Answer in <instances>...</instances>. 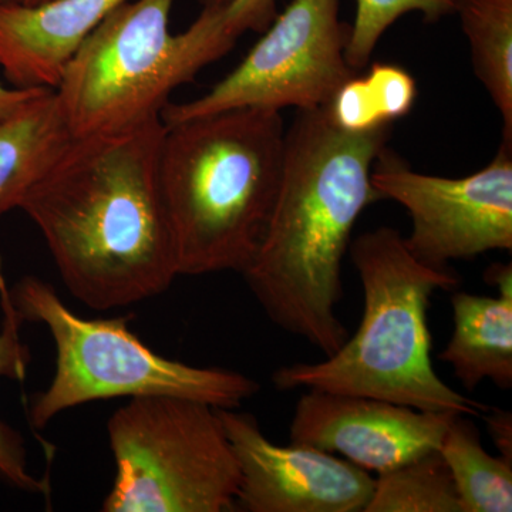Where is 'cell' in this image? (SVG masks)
I'll return each mask as SVG.
<instances>
[{"instance_id":"3","label":"cell","mask_w":512,"mask_h":512,"mask_svg":"<svg viewBox=\"0 0 512 512\" xmlns=\"http://www.w3.org/2000/svg\"><path fill=\"white\" fill-rule=\"evenodd\" d=\"M281 111L239 107L165 124L158 178L178 275L241 274L281 183Z\"/></svg>"},{"instance_id":"1","label":"cell","mask_w":512,"mask_h":512,"mask_svg":"<svg viewBox=\"0 0 512 512\" xmlns=\"http://www.w3.org/2000/svg\"><path fill=\"white\" fill-rule=\"evenodd\" d=\"M164 131L161 117L70 138L20 204L67 291L90 309L147 301L180 276L158 178Z\"/></svg>"},{"instance_id":"20","label":"cell","mask_w":512,"mask_h":512,"mask_svg":"<svg viewBox=\"0 0 512 512\" xmlns=\"http://www.w3.org/2000/svg\"><path fill=\"white\" fill-rule=\"evenodd\" d=\"M276 15V0H228L222 6L202 8L194 26L221 59L244 33L265 32Z\"/></svg>"},{"instance_id":"25","label":"cell","mask_w":512,"mask_h":512,"mask_svg":"<svg viewBox=\"0 0 512 512\" xmlns=\"http://www.w3.org/2000/svg\"><path fill=\"white\" fill-rule=\"evenodd\" d=\"M49 2V0H20L19 3H22V5L26 6H35L40 5V3Z\"/></svg>"},{"instance_id":"2","label":"cell","mask_w":512,"mask_h":512,"mask_svg":"<svg viewBox=\"0 0 512 512\" xmlns=\"http://www.w3.org/2000/svg\"><path fill=\"white\" fill-rule=\"evenodd\" d=\"M389 128L352 133L326 107L296 111L271 217L241 272L271 322L325 357L349 338L338 316L343 256L362 212L382 200L372 167Z\"/></svg>"},{"instance_id":"18","label":"cell","mask_w":512,"mask_h":512,"mask_svg":"<svg viewBox=\"0 0 512 512\" xmlns=\"http://www.w3.org/2000/svg\"><path fill=\"white\" fill-rule=\"evenodd\" d=\"M365 512H464L440 451L379 474Z\"/></svg>"},{"instance_id":"4","label":"cell","mask_w":512,"mask_h":512,"mask_svg":"<svg viewBox=\"0 0 512 512\" xmlns=\"http://www.w3.org/2000/svg\"><path fill=\"white\" fill-rule=\"evenodd\" d=\"M349 248L365 295L359 328L322 362L279 367L272 377L276 389L325 390L424 412L483 416L490 406L448 386L431 362V296L456 288L460 278L419 261L394 228L367 231Z\"/></svg>"},{"instance_id":"6","label":"cell","mask_w":512,"mask_h":512,"mask_svg":"<svg viewBox=\"0 0 512 512\" xmlns=\"http://www.w3.org/2000/svg\"><path fill=\"white\" fill-rule=\"evenodd\" d=\"M113 485L104 512H228L241 473L217 407L151 396L111 414Z\"/></svg>"},{"instance_id":"16","label":"cell","mask_w":512,"mask_h":512,"mask_svg":"<svg viewBox=\"0 0 512 512\" xmlns=\"http://www.w3.org/2000/svg\"><path fill=\"white\" fill-rule=\"evenodd\" d=\"M464 512L512 511V461L491 456L467 416L454 417L439 447Z\"/></svg>"},{"instance_id":"24","label":"cell","mask_w":512,"mask_h":512,"mask_svg":"<svg viewBox=\"0 0 512 512\" xmlns=\"http://www.w3.org/2000/svg\"><path fill=\"white\" fill-rule=\"evenodd\" d=\"M201 3L202 8H215V6H222L228 2V0H198Z\"/></svg>"},{"instance_id":"11","label":"cell","mask_w":512,"mask_h":512,"mask_svg":"<svg viewBox=\"0 0 512 512\" xmlns=\"http://www.w3.org/2000/svg\"><path fill=\"white\" fill-rule=\"evenodd\" d=\"M456 416L372 397L308 389L296 403L289 437L293 444L339 454L379 476L439 450Z\"/></svg>"},{"instance_id":"13","label":"cell","mask_w":512,"mask_h":512,"mask_svg":"<svg viewBox=\"0 0 512 512\" xmlns=\"http://www.w3.org/2000/svg\"><path fill=\"white\" fill-rule=\"evenodd\" d=\"M485 281L498 296L468 292L451 295L454 330L441 362L453 367L454 375L468 390L490 380L503 390L512 387V265L495 264Z\"/></svg>"},{"instance_id":"15","label":"cell","mask_w":512,"mask_h":512,"mask_svg":"<svg viewBox=\"0 0 512 512\" xmlns=\"http://www.w3.org/2000/svg\"><path fill=\"white\" fill-rule=\"evenodd\" d=\"M456 12L474 72L503 117L504 143L512 144V0H457Z\"/></svg>"},{"instance_id":"21","label":"cell","mask_w":512,"mask_h":512,"mask_svg":"<svg viewBox=\"0 0 512 512\" xmlns=\"http://www.w3.org/2000/svg\"><path fill=\"white\" fill-rule=\"evenodd\" d=\"M365 79L387 124L402 119L412 110L417 87L406 70L392 64H375Z\"/></svg>"},{"instance_id":"5","label":"cell","mask_w":512,"mask_h":512,"mask_svg":"<svg viewBox=\"0 0 512 512\" xmlns=\"http://www.w3.org/2000/svg\"><path fill=\"white\" fill-rule=\"evenodd\" d=\"M10 293L23 320L45 326L55 342L52 382L29 402L32 429H45L59 414L99 400L171 396L238 409L261 389L235 370L158 355L128 328L130 316L80 318L55 286L37 276H23Z\"/></svg>"},{"instance_id":"26","label":"cell","mask_w":512,"mask_h":512,"mask_svg":"<svg viewBox=\"0 0 512 512\" xmlns=\"http://www.w3.org/2000/svg\"><path fill=\"white\" fill-rule=\"evenodd\" d=\"M20 0H0V5H6V3H19Z\"/></svg>"},{"instance_id":"7","label":"cell","mask_w":512,"mask_h":512,"mask_svg":"<svg viewBox=\"0 0 512 512\" xmlns=\"http://www.w3.org/2000/svg\"><path fill=\"white\" fill-rule=\"evenodd\" d=\"M175 0H127L101 20L64 67L55 92L72 137L117 133L161 119L177 87L194 80Z\"/></svg>"},{"instance_id":"8","label":"cell","mask_w":512,"mask_h":512,"mask_svg":"<svg viewBox=\"0 0 512 512\" xmlns=\"http://www.w3.org/2000/svg\"><path fill=\"white\" fill-rule=\"evenodd\" d=\"M340 0H292L227 77L187 103L163 110L165 124L239 107L313 110L326 107L357 76L346 62L349 28Z\"/></svg>"},{"instance_id":"17","label":"cell","mask_w":512,"mask_h":512,"mask_svg":"<svg viewBox=\"0 0 512 512\" xmlns=\"http://www.w3.org/2000/svg\"><path fill=\"white\" fill-rule=\"evenodd\" d=\"M0 309L3 319L0 328V377L23 382L28 377L32 355L23 342V320L15 303L0 259ZM0 480L16 490L29 494L50 495V481L30 471L28 450L18 430L0 420Z\"/></svg>"},{"instance_id":"19","label":"cell","mask_w":512,"mask_h":512,"mask_svg":"<svg viewBox=\"0 0 512 512\" xmlns=\"http://www.w3.org/2000/svg\"><path fill=\"white\" fill-rule=\"evenodd\" d=\"M457 0H356L355 22L349 28L346 62L355 72L369 63L380 37L407 13L419 12L429 22L456 13Z\"/></svg>"},{"instance_id":"10","label":"cell","mask_w":512,"mask_h":512,"mask_svg":"<svg viewBox=\"0 0 512 512\" xmlns=\"http://www.w3.org/2000/svg\"><path fill=\"white\" fill-rule=\"evenodd\" d=\"M241 483L235 510L365 512L375 490L369 471L318 448L278 446L252 414L218 409Z\"/></svg>"},{"instance_id":"12","label":"cell","mask_w":512,"mask_h":512,"mask_svg":"<svg viewBox=\"0 0 512 512\" xmlns=\"http://www.w3.org/2000/svg\"><path fill=\"white\" fill-rule=\"evenodd\" d=\"M127 0L0 5V69L9 86L55 90L64 67L101 20Z\"/></svg>"},{"instance_id":"9","label":"cell","mask_w":512,"mask_h":512,"mask_svg":"<svg viewBox=\"0 0 512 512\" xmlns=\"http://www.w3.org/2000/svg\"><path fill=\"white\" fill-rule=\"evenodd\" d=\"M372 184L382 200L409 212L407 248L424 264L473 259L512 249V147L501 144L483 170L463 178L417 173L383 147L372 167Z\"/></svg>"},{"instance_id":"23","label":"cell","mask_w":512,"mask_h":512,"mask_svg":"<svg viewBox=\"0 0 512 512\" xmlns=\"http://www.w3.org/2000/svg\"><path fill=\"white\" fill-rule=\"evenodd\" d=\"M49 89H18L0 82V119L20 109L37 94Z\"/></svg>"},{"instance_id":"22","label":"cell","mask_w":512,"mask_h":512,"mask_svg":"<svg viewBox=\"0 0 512 512\" xmlns=\"http://www.w3.org/2000/svg\"><path fill=\"white\" fill-rule=\"evenodd\" d=\"M487 423L488 433L493 439L494 446L500 451V456L512 461V414L507 410L488 407L483 414Z\"/></svg>"},{"instance_id":"14","label":"cell","mask_w":512,"mask_h":512,"mask_svg":"<svg viewBox=\"0 0 512 512\" xmlns=\"http://www.w3.org/2000/svg\"><path fill=\"white\" fill-rule=\"evenodd\" d=\"M70 138L53 90L0 119V215L20 207Z\"/></svg>"}]
</instances>
